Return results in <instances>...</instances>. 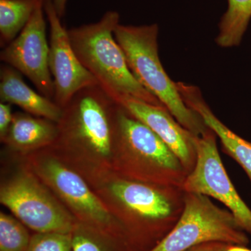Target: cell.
Returning a JSON list of instances; mask_svg holds the SVG:
<instances>
[{
  "label": "cell",
  "mask_w": 251,
  "mask_h": 251,
  "mask_svg": "<svg viewBox=\"0 0 251 251\" xmlns=\"http://www.w3.org/2000/svg\"><path fill=\"white\" fill-rule=\"evenodd\" d=\"M0 202L36 233L72 234L77 222L23 162L1 183Z\"/></svg>",
  "instance_id": "cell-7"
},
{
  "label": "cell",
  "mask_w": 251,
  "mask_h": 251,
  "mask_svg": "<svg viewBox=\"0 0 251 251\" xmlns=\"http://www.w3.org/2000/svg\"><path fill=\"white\" fill-rule=\"evenodd\" d=\"M217 136L209 128L197 139V161L182 188L217 200L234 216L240 228L251 234V209L231 181L220 156Z\"/></svg>",
  "instance_id": "cell-9"
},
{
  "label": "cell",
  "mask_w": 251,
  "mask_h": 251,
  "mask_svg": "<svg viewBox=\"0 0 251 251\" xmlns=\"http://www.w3.org/2000/svg\"><path fill=\"white\" fill-rule=\"evenodd\" d=\"M22 74L7 64L0 69L1 102L14 104L25 112L36 117L59 122L62 109L53 100L33 90L25 82Z\"/></svg>",
  "instance_id": "cell-14"
},
{
  "label": "cell",
  "mask_w": 251,
  "mask_h": 251,
  "mask_svg": "<svg viewBox=\"0 0 251 251\" xmlns=\"http://www.w3.org/2000/svg\"><path fill=\"white\" fill-rule=\"evenodd\" d=\"M58 134L56 122L27 112L14 114L9 131L1 143L21 156L48 148Z\"/></svg>",
  "instance_id": "cell-15"
},
{
  "label": "cell",
  "mask_w": 251,
  "mask_h": 251,
  "mask_svg": "<svg viewBox=\"0 0 251 251\" xmlns=\"http://www.w3.org/2000/svg\"><path fill=\"white\" fill-rule=\"evenodd\" d=\"M110 169L127 179L161 186L182 187L188 176L168 145L120 105Z\"/></svg>",
  "instance_id": "cell-3"
},
{
  "label": "cell",
  "mask_w": 251,
  "mask_h": 251,
  "mask_svg": "<svg viewBox=\"0 0 251 251\" xmlns=\"http://www.w3.org/2000/svg\"><path fill=\"white\" fill-rule=\"evenodd\" d=\"M184 103L202 117L206 126L221 141L224 153L234 160L244 170L251 183V143L229 129L211 110L196 86L176 82Z\"/></svg>",
  "instance_id": "cell-13"
},
{
  "label": "cell",
  "mask_w": 251,
  "mask_h": 251,
  "mask_svg": "<svg viewBox=\"0 0 251 251\" xmlns=\"http://www.w3.org/2000/svg\"><path fill=\"white\" fill-rule=\"evenodd\" d=\"M251 19V0H227V9L220 21L216 38L222 48L239 46Z\"/></svg>",
  "instance_id": "cell-17"
},
{
  "label": "cell",
  "mask_w": 251,
  "mask_h": 251,
  "mask_svg": "<svg viewBox=\"0 0 251 251\" xmlns=\"http://www.w3.org/2000/svg\"><path fill=\"white\" fill-rule=\"evenodd\" d=\"M216 251H251L247 246L239 244H229V243L216 242Z\"/></svg>",
  "instance_id": "cell-22"
},
{
  "label": "cell",
  "mask_w": 251,
  "mask_h": 251,
  "mask_svg": "<svg viewBox=\"0 0 251 251\" xmlns=\"http://www.w3.org/2000/svg\"><path fill=\"white\" fill-rule=\"evenodd\" d=\"M45 0H0V46L4 49L24 29Z\"/></svg>",
  "instance_id": "cell-16"
},
{
  "label": "cell",
  "mask_w": 251,
  "mask_h": 251,
  "mask_svg": "<svg viewBox=\"0 0 251 251\" xmlns=\"http://www.w3.org/2000/svg\"><path fill=\"white\" fill-rule=\"evenodd\" d=\"M131 116L148 126L175 153L188 175L197 161L198 137L180 125L164 106L125 95L110 96Z\"/></svg>",
  "instance_id": "cell-12"
},
{
  "label": "cell",
  "mask_w": 251,
  "mask_h": 251,
  "mask_svg": "<svg viewBox=\"0 0 251 251\" xmlns=\"http://www.w3.org/2000/svg\"><path fill=\"white\" fill-rule=\"evenodd\" d=\"M209 242L248 246L250 242L228 209L216 205L204 195L186 192L184 211L179 221L149 251H186Z\"/></svg>",
  "instance_id": "cell-8"
},
{
  "label": "cell",
  "mask_w": 251,
  "mask_h": 251,
  "mask_svg": "<svg viewBox=\"0 0 251 251\" xmlns=\"http://www.w3.org/2000/svg\"><path fill=\"white\" fill-rule=\"evenodd\" d=\"M120 21L118 12L108 11L98 22L68 29L74 52L109 95L129 96L164 106L140 85L130 72L125 53L114 36Z\"/></svg>",
  "instance_id": "cell-4"
},
{
  "label": "cell",
  "mask_w": 251,
  "mask_h": 251,
  "mask_svg": "<svg viewBox=\"0 0 251 251\" xmlns=\"http://www.w3.org/2000/svg\"><path fill=\"white\" fill-rule=\"evenodd\" d=\"M24 156L25 164L58 198L77 224L125 241L137 251L122 225L82 175L49 148Z\"/></svg>",
  "instance_id": "cell-6"
},
{
  "label": "cell",
  "mask_w": 251,
  "mask_h": 251,
  "mask_svg": "<svg viewBox=\"0 0 251 251\" xmlns=\"http://www.w3.org/2000/svg\"><path fill=\"white\" fill-rule=\"evenodd\" d=\"M78 173L122 225L137 251L156 247L184 211L182 187L127 179L110 168Z\"/></svg>",
  "instance_id": "cell-1"
},
{
  "label": "cell",
  "mask_w": 251,
  "mask_h": 251,
  "mask_svg": "<svg viewBox=\"0 0 251 251\" xmlns=\"http://www.w3.org/2000/svg\"><path fill=\"white\" fill-rule=\"evenodd\" d=\"M31 236L19 220L0 213V251H27Z\"/></svg>",
  "instance_id": "cell-19"
},
{
  "label": "cell",
  "mask_w": 251,
  "mask_h": 251,
  "mask_svg": "<svg viewBox=\"0 0 251 251\" xmlns=\"http://www.w3.org/2000/svg\"><path fill=\"white\" fill-rule=\"evenodd\" d=\"M27 251H72V234L35 233Z\"/></svg>",
  "instance_id": "cell-20"
},
{
  "label": "cell",
  "mask_w": 251,
  "mask_h": 251,
  "mask_svg": "<svg viewBox=\"0 0 251 251\" xmlns=\"http://www.w3.org/2000/svg\"><path fill=\"white\" fill-rule=\"evenodd\" d=\"M11 104L0 103V140H2L7 134L13 120L14 114L11 110Z\"/></svg>",
  "instance_id": "cell-21"
},
{
  "label": "cell",
  "mask_w": 251,
  "mask_h": 251,
  "mask_svg": "<svg viewBox=\"0 0 251 251\" xmlns=\"http://www.w3.org/2000/svg\"><path fill=\"white\" fill-rule=\"evenodd\" d=\"M158 25H125L114 31L115 40L124 53L128 68L138 82L173 115L176 121L196 136L209 129L202 117L186 105L176 82L172 80L158 55Z\"/></svg>",
  "instance_id": "cell-5"
},
{
  "label": "cell",
  "mask_w": 251,
  "mask_h": 251,
  "mask_svg": "<svg viewBox=\"0 0 251 251\" xmlns=\"http://www.w3.org/2000/svg\"><path fill=\"white\" fill-rule=\"evenodd\" d=\"M118 103L99 85L77 92L62 109L48 147L77 173L111 168Z\"/></svg>",
  "instance_id": "cell-2"
},
{
  "label": "cell",
  "mask_w": 251,
  "mask_h": 251,
  "mask_svg": "<svg viewBox=\"0 0 251 251\" xmlns=\"http://www.w3.org/2000/svg\"><path fill=\"white\" fill-rule=\"evenodd\" d=\"M72 251H135L125 241L77 224L72 233Z\"/></svg>",
  "instance_id": "cell-18"
},
{
  "label": "cell",
  "mask_w": 251,
  "mask_h": 251,
  "mask_svg": "<svg viewBox=\"0 0 251 251\" xmlns=\"http://www.w3.org/2000/svg\"><path fill=\"white\" fill-rule=\"evenodd\" d=\"M44 2L37 6L17 37L2 49L0 60L25 75L39 94L53 100L54 82L49 69Z\"/></svg>",
  "instance_id": "cell-10"
},
{
  "label": "cell",
  "mask_w": 251,
  "mask_h": 251,
  "mask_svg": "<svg viewBox=\"0 0 251 251\" xmlns=\"http://www.w3.org/2000/svg\"><path fill=\"white\" fill-rule=\"evenodd\" d=\"M67 1L68 0H52L56 11L60 18L64 17L65 15Z\"/></svg>",
  "instance_id": "cell-23"
},
{
  "label": "cell",
  "mask_w": 251,
  "mask_h": 251,
  "mask_svg": "<svg viewBox=\"0 0 251 251\" xmlns=\"http://www.w3.org/2000/svg\"><path fill=\"white\" fill-rule=\"evenodd\" d=\"M216 243L209 242L200 244L186 251H216Z\"/></svg>",
  "instance_id": "cell-24"
},
{
  "label": "cell",
  "mask_w": 251,
  "mask_h": 251,
  "mask_svg": "<svg viewBox=\"0 0 251 251\" xmlns=\"http://www.w3.org/2000/svg\"><path fill=\"white\" fill-rule=\"evenodd\" d=\"M44 11L50 30L49 64L54 82L53 101L63 109L78 91L99 82L77 58L52 0H45Z\"/></svg>",
  "instance_id": "cell-11"
}]
</instances>
